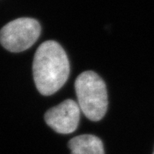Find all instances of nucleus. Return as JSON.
I'll use <instances>...</instances> for the list:
<instances>
[{
  "mask_svg": "<svg viewBox=\"0 0 154 154\" xmlns=\"http://www.w3.org/2000/svg\"><path fill=\"white\" fill-rule=\"evenodd\" d=\"M75 88L78 105L89 120H101L107 111L108 98L105 82L94 71H85L77 77Z\"/></svg>",
  "mask_w": 154,
  "mask_h": 154,
  "instance_id": "nucleus-2",
  "label": "nucleus"
},
{
  "mask_svg": "<svg viewBox=\"0 0 154 154\" xmlns=\"http://www.w3.org/2000/svg\"><path fill=\"white\" fill-rule=\"evenodd\" d=\"M153 154H154V152H153Z\"/></svg>",
  "mask_w": 154,
  "mask_h": 154,
  "instance_id": "nucleus-6",
  "label": "nucleus"
},
{
  "mask_svg": "<svg viewBox=\"0 0 154 154\" xmlns=\"http://www.w3.org/2000/svg\"><path fill=\"white\" fill-rule=\"evenodd\" d=\"M81 109L78 103L66 99L45 114V121L54 131L59 134H70L76 130L79 125Z\"/></svg>",
  "mask_w": 154,
  "mask_h": 154,
  "instance_id": "nucleus-4",
  "label": "nucleus"
},
{
  "mask_svg": "<svg viewBox=\"0 0 154 154\" xmlns=\"http://www.w3.org/2000/svg\"><path fill=\"white\" fill-rule=\"evenodd\" d=\"M71 154H105L102 140L92 134H82L71 139L69 144Z\"/></svg>",
  "mask_w": 154,
  "mask_h": 154,
  "instance_id": "nucleus-5",
  "label": "nucleus"
},
{
  "mask_svg": "<svg viewBox=\"0 0 154 154\" xmlns=\"http://www.w3.org/2000/svg\"><path fill=\"white\" fill-rule=\"evenodd\" d=\"M69 62L63 48L57 42L47 40L40 45L33 62V75L38 91L45 96L57 92L67 82Z\"/></svg>",
  "mask_w": 154,
  "mask_h": 154,
  "instance_id": "nucleus-1",
  "label": "nucleus"
},
{
  "mask_svg": "<svg viewBox=\"0 0 154 154\" xmlns=\"http://www.w3.org/2000/svg\"><path fill=\"white\" fill-rule=\"evenodd\" d=\"M41 32L39 22L28 17L18 18L0 30V43L11 52H21L31 47Z\"/></svg>",
  "mask_w": 154,
  "mask_h": 154,
  "instance_id": "nucleus-3",
  "label": "nucleus"
}]
</instances>
